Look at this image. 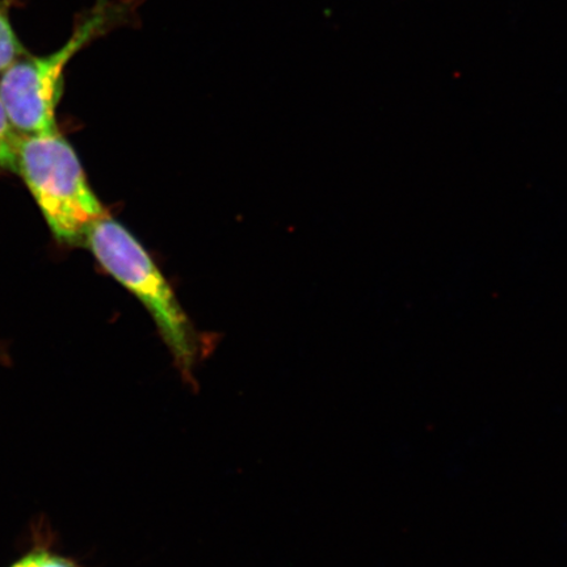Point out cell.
<instances>
[{
    "label": "cell",
    "mask_w": 567,
    "mask_h": 567,
    "mask_svg": "<svg viewBox=\"0 0 567 567\" xmlns=\"http://www.w3.org/2000/svg\"><path fill=\"white\" fill-rule=\"evenodd\" d=\"M28 52L13 31L9 12L0 4V74Z\"/></svg>",
    "instance_id": "4"
},
{
    "label": "cell",
    "mask_w": 567,
    "mask_h": 567,
    "mask_svg": "<svg viewBox=\"0 0 567 567\" xmlns=\"http://www.w3.org/2000/svg\"><path fill=\"white\" fill-rule=\"evenodd\" d=\"M20 134L13 130L0 97V168L17 174V145Z\"/></svg>",
    "instance_id": "5"
},
{
    "label": "cell",
    "mask_w": 567,
    "mask_h": 567,
    "mask_svg": "<svg viewBox=\"0 0 567 567\" xmlns=\"http://www.w3.org/2000/svg\"><path fill=\"white\" fill-rule=\"evenodd\" d=\"M99 264L137 297L154 319L182 378L193 384L198 339L186 311L151 255L122 224L105 216L84 239Z\"/></svg>",
    "instance_id": "2"
},
{
    "label": "cell",
    "mask_w": 567,
    "mask_h": 567,
    "mask_svg": "<svg viewBox=\"0 0 567 567\" xmlns=\"http://www.w3.org/2000/svg\"><path fill=\"white\" fill-rule=\"evenodd\" d=\"M10 567H81L73 559L55 555L53 551L38 549L18 559Z\"/></svg>",
    "instance_id": "6"
},
{
    "label": "cell",
    "mask_w": 567,
    "mask_h": 567,
    "mask_svg": "<svg viewBox=\"0 0 567 567\" xmlns=\"http://www.w3.org/2000/svg\"><path fill=\"white\" fill-rule=\"evenodd\" d=\"M141 0H99L94 10L76 24L66 44L48 55L27 53L0 76V97L20 136L54 133L56 109L63 94L65 69L91 41L130 21Z\"/></svg>",
    "instance_id": "1"
},
{
    "label": "cell",
    "mask_w": 567,
    "mask_h": 567,
    "mask_svg": "<svg viewBox=\"0 0 567 567\" xmlns=\"http://www.w3.org/2000/svg\"><path fill=\"white\" fill-rule=\"evenodd\" d=\"M17 174L62 244H84L92 226L106 216L73 146L59 131L19 136Z\"/></svg>",
    "instance_id": "3"
}]
</instances>
